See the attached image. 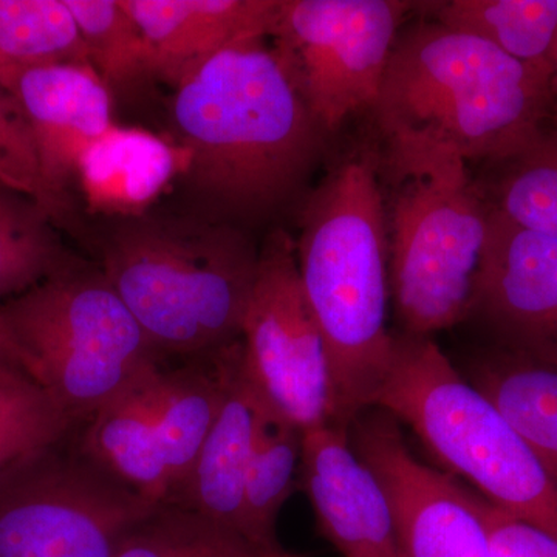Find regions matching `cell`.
I'll return each instance as SVG.
<instances>
[{
    "instance_id": "8",
    "label": "cell",
    "mask_w": 557,
    "mask_h": 557,
    "mask_svg": "<svg viewBox=\"0 0 557 557\" xmlns=\"http://www.w3.org/2000/svg\"><path fill=\"white\" fill-rule=\"evenodd\" d=\"M487 215L468 174L405 182L392 211L388 277L410 336L453 327L472 313Z\"/></svg>"
},
{
    "instance_id": "7",
    "label": "cell",
    "mask_w": 557,
    "mask_h": 557,
    "mask_svg": "<svg viewBox=\"0 0 557 557\" xmlns=\"http://www.w3.org/2000/svg\"><path fill=\"white\" fill-rule=\"evenodd\" d=\"M61 443L0 471V557H112L163 505Z\"/></svg>"
},
{
    "instance_id": "19",
    "label": "cell",
    "mask_w": 557,
    "mask_h": 557,
    "mask_svg": "<svg viewBox=\"0 0 557 557\" xmlns=\"http://www.w3.org/2000/svg\"><path fill=\"white\" fill-rule=\"evenodd\" d=\"M474 386L525 440L557 485V355L505 344L482 362Z\"/></svg>"
},
{
    "instance_id": "6",
    "label": "cell",
    "mask_w": 557,
    "mask_h": 557,
    "mask_svg": "<svg viewBox=\"0 0 557 557\" xmlns=\"http://www.w3.org/2000/svg\"><path fill=\"white\" fill-rule=\"evenodd\" d=\"M24 369L73 423L156 364V348L102 271L73 267L0 306Z\"/></svg>"
},
{
    "instance_id": "4",
    "label": "cell",
    "mask_w": 557,
    "mask_h": 557,
    "mask_svg": "<svg viewBox=\"0 0 557 557\" xmlns=\"http://www.w3.org/2000/svg\"><path fill=\"white\" fill-rule=\"evenodd\" d=\"M102 273L157 351L222 350L242 336L260 249L251 233L197 214L123 219Z\"/></svg>"
},
{
    "instance_id": "1",
    "label": "cell",
    "mask_w": 557,
    "mask_h": 557,
    "mask_svg": "<svg viewBox=\"0 0 557 557\" xmlns=\"http://www.w3.org/2000/svg\"><path fill=\"white\" fill-rule=\"evenodd\" d=\"M265 40L219 51L171 102L174 139L190 156L180 180L199 215L245 231L298 199L327 134Z\"/></svg>"
},
{
    "instance_id": "25",
    "label": "cell",
    "mask_w": 557,
    "mask_h": 557,
    "mask_svg": "<svg viewBox=\"0 0 557 557\" xmlns=\"http://www.w3.org/2000/svg\"><path fill=\"white\" fill-rule=\"evenodd\" d=\"M91 67L110 91L156 78L152 53L123 0H65ZM157 79V78H156Z\"/></svg>"
},
{
    "instance_id": "30",
    "label": "cell",
    "mask_w": 557,
    "mask_h": 557,
    "mask_svg": "<svg viewBox=\"0 0 557 557\" xmlns=\"http://www.w3.org/2000/svg\"><path fill=\"white\" fill-rule=\"evenodd\" d=\"M185 509L161 505L152 516L132 527L112 557H175L182 536Z\"/></svg>"
},
{
    "instance_id": "17",
    "label": "cell",
    "mask_w": 557,
    "mask_h": 557,
    "mask_svg": "<svg viewBox=\"0 0 557 557\" xmlns=\"http://www.w3.org/2000/svg\"><path fill=\"white\" fill-rule=\"evenodd\" d=\"M189 161L175 139L115 124L81 156L75 177L91 212L132 219L149 212Z\"/></svg>"
},
{
    "instance_id": "23",
    "label": "cell",
    "mask_w": 557,
    "mask_h": 557,
    "mask_svg": "<svg viewBox=\"0 0 557 557\" xmlns=\"http://www.w3.org/2000/svg\"><path fill=\"white\" fill-rule=\"evenodd\" d=\"M89 64L65 0H0V87L27 70Z\"/></svg>"
},
{
    "instance_id": "31",
    "label": "cell",
    "mask_w": 557,
    "mask_h": 557,
    "mask_svg": "<svg viewBox=\"0 0 557 557\" xmlns=\"http://www.w3.org/2000/svg\"><path fill=\"white\" fill-rule=\"evenodd\" d=\"M175 557H276L252 547L236 531L185 509Z\"/></svg>"
},
{
    "instance_id": "33",
    "label": "cell",
    "mask_w": 557,
    "mask_h": 557,
    "mask_svg": "<svg viewBox=\"0 0 557 557\" xmlns=\"http://www.w3.org/2000/svg\"><path fill=\"white\" fill-rule=\"evenodd\" d=\"M545 137L557 143V54L555 72H553L552 83H549V102L547 121H545Z\"/></svg>"
},
{
    "instance_id": "32",
    "label": "cell",
    "mask_w": 557,
    "mask_h": 557,
    "mask_svg": "<svg viewBox=\"0 0 557 557\" xmlns=\"http://www.w3.org/2000/svg\"><path fill=\"white\" fill-rule=\"evenodd\" d=\"M0 364H10L14 368L24 369V357H22L20 347L14 343L3 322L0 321Z\"/></svg>"
},
{
    "instance_id": "27",
    "label": "cell",
    "mask_w": 557,
    "mask_h": 557,
    "mask_svg": "<svg viewBox=\"0 0 557 557\" xmlns=\"http://www.w3.org/2000/svg\"><path fill=\"white\" fill-rule=\"evenodd\" d=\"M507 163L496 209L520 228L557 239V143L544 135Z\"/></svg>"
},
{
    "instance_id": "2",
    "label": "cell",
    "mask_w": 557,
    "mask_h": 557,
    "mask_svg": "<svg viewBox=\"0 0 557 557\" xmlns=\"http://www.w3.org/2000/svg\"><path fill=\"white\" fill-rule=\"evenodd\" d=\"M549 83L437 21L401 28L372 109L388 166L409 182L468 174L469 160L515 159L544 138Z\"/></svg>"
},
{
    "instance_id": "14",
    "label": "cell",
    "mask_w": 557,
    "mask_h": 557,
    "mask_svg": "<svg viewBox=\"0 0 557 557\" xmlns=\"http://www.w3.org/2000/svg\"><path fill=\"white\" fill-rule=\"evenodd\" d=\"M7 91L27 120L47 189L61 212L81 156L115 126L112 91L89 64L27 70Z\"/></svg>"
},
{
    "instance_id": "13",
    "label": "cell",
    "mask_w": 557,
    "mask_h": 557,
    "mask_svg": "<svg viewBox=\"0 0 557 557\" xmlns=\"http://www.w3.org/2000/svg\"><path fill=\"white\" fill-rule=\"evenodd\" d=\"M472 311L507 344L544 343L557 332V239L512 223L498 209L475 278Z\"/></svg>"
},
{
    "instance_id": "29",
    "label": "cell",
    "mask_w": 557,
    "mask_h": 557,
    "mask_svg": "<svg viewBox=\"0 0 557 557\" xmlns=\"http://www.w3.org/2000/svg\"><path fill=\"white\" fill-rule=\"evenodd\" d=\"M475 505L496 557H557L556 539L512 518L491 502L475 497Z\"/></svg>"
},
{
    "instance_id": "18",
    "label": "cell",
    "mask_w": 557,
    "mask_h": 557,
    "mask_svg": "<svg viewBox=\"0 0 557 557\" xmlns=\"http://www.w3.org/2000/svg\"><path fill=\"white\" fill-rule=\"evenodd\" d=\"M161 370L149 366L94 417L83 450L95 463L138 494L168 504L170 482L156 437V406Z\"/></svg>"
},
{
    "instance_id": "11",
    "label": "cell",
    "mask_w": 557,
    "mask_h": 557,
    "mask_svg": "<svg viewBox=\"0 0 557 557\" xmlns=\"http://www.w3.org/2000/svg\"><path fill=\"white\" fill-rule=\"evenodd\" d=\"M358 454L386 491L401 557H496L475 496L418 461L387 421L361 428Z\"/></svg>"
},
{
    "instance_id": "22",
    "label": "cell",
    "mask_w": 557,
    "mask_h": 557,
    "mask_svg": "<svg viewBox=\"0 0 557 557\" xmlns=\"http://www.w3.org/2000/svg\"><path fill=\"white\" fill-rule=\"evenodd\" d=\"M223 401L222 370L161 373L156 408V437L170 482L171 497L182 490ZM168 502V504H170Z\"/></svg>"
},
{
    "instance_id": "10",
    "label": "cell",
    "mask_w": 557,
    "mask_h": 557,
    "mask_svg": "<svg viewBox=\"0 0 557 557\" xmlns=\"http://www.w3.org/2000/svg\"><path fill=\"white\" fill-rule=\"evenodd\" d=\"M242 338V369L267 406L304 432L332 423L327 350L285 231L270 233L260 248Z\"/></svg>"
},
{
    "instance_id": "5",
    "label": "cell",
    "mask_w": 557,
    "mask_h": 557,
    "mask_svg": "<svg viewBox=\"0 0 557 557\" xmlns=\"http://www.w3.org/2000/svg\"><path fill=\"white\" fill-rule=\"evenodd\" d=\"M375 405L512 518L557 541V485L504 416L428 336L397 338Z\"/></svg>"
},
{
    "instance_id": "26",
    "label": "cell",
    "mask_w": 557,
    "mask_h": 557,
    "mask_svg": "<svg viewBox=\"0 0 557 557\" xmlns=\"http://www.w3.org/2000/svg\"><path fill=\"white\" fill-rule=\"evenodd\" d=\"M73 420L25 370L0 364V471L64 442Z\"/></svg>"
},
{
    "instance_id": "21",
    "label": "cell",
    "mask_w": 557,
    "mask_h": 557,
    "mask_svg": "<svg viewBox=\"0 0 557 557\" xmlns=\"http://www.w3.org/2000/svg\"><path fill=\"white\" fill-rule=\"evenodd\" d=\"M304 431L263 401L244 490L242 536L267 556L274 555V527L302 461Z\"/></svg>"
},
{
    "instance_id": "9",
    "label": "cell",
    "mask_w": 557,
    "mask_h": 557,
    "mask_svg": "<svg viewBox=\"0 0 557 557\" xmlns=\"http://www.w3.org/2000/svg\"><path fill=\"white\" fill-rule=\"evenodd\" d=\"M412 5L398 0H278L271 49L327 134L375 106Z\"/></svg>"
},
{
    "instance_id": "28",
    "label": "cell",
    "mask_w": 557,
    "mask_h": 557,
    "mask_svg": "<svg viewBox=\"0 0 557 557\" xmlns=\"http://www.w3.org/2000/svg\"><path fill=\"white\" fill-rule=\"evenodd\" d=\"M0 185L39 205L50 218L60 214L44 180L30 127L20 106L0 87Z\"/></svg>"
},
{
    "instance_id": "12",
    "label": "cell",
    "mask_w": 557,
    "mask_h": 557,
    "mask_svg": "<svg viewBox=\"0 0 557 557\" xmlns=\"http://www.w3.org/2000/svg\"><path fill=\"white\" fill-rule=\"evenodd\" d=\"M300 472L322 531L344 556L401 557L386 491L343 426L304 432Z\"/></svg>"
},
{
    "instance_id": "16",
    "label": "cell",
    "mask_w": 557,
    "mask_h": 557,
    "mask_svg": "<svg viewBox=\"0 0 557 557\" xmlns=\"http://www.w3.org/2000/svg\"><path fill=\"white\" fill-rule=\"evenodd\" d=\"M220 370L222 406L174 505L242 536L245 478L263 399L242 369L240 344L223 348Z\"/></svg>"
},
{
    "instance_id": "20",
    "label": "cell",
    "mask_w": 557,
    "mask_h": 557,
    "mask_svg": "<svg viewBox=\"0 0 557 557\" xmlns=\"http://www.w3.org/2000/svg\"><path fill=\"white\" fill-rule=\"evenodd\" d=\"M434 21L468 33L552 78L557 54V0L435 2Z\"/></svg>"
},
{
    "instance_id": "24",
    "label": "cell",
    "mask_w": 557,
    "mask_h": 557,
    "mask_svg": "<svg viewBox=\"0 0 557 557\" xmlns=\"http://www.w3.org/2000/svg\"><path fill=\"white\" fill-rule=\"evenodd\" d=\"M36 201L0 185V300L76 267Z\"/></svg>"
},
{
    "instance_id": "3",
    "label": "cell",
    "mask_w": 557,
    "mask_h": 557,
    "mask_svg": "<svg viewBox=\"0 0 557 557\" xmlns=\"http://www.w3.org/2000/svg\"><path fill=\"white\" fill-rule=\"evenodd\" d=\"M300 218V282L327 350L332 421L343 426L375 405L397 346L386 325L388 236L372 161L330 171Z\"/></svg>"
},
{
    "instance_id": "15",
    "label": "cell",
    "mask_w": 557,
    "mask_h": 557,
    "mask_svg": "<svg viewBox=\"0 0 557 557\" xmlns=\"http://www.w3.org/2000/svg\"><path fill=\"white\" fill-rule=\"evenodd\" d=\"M152 53L156 78L175 84L219 51L269 38L278 0H123Z\"/></svg>"
}]
</instances>
